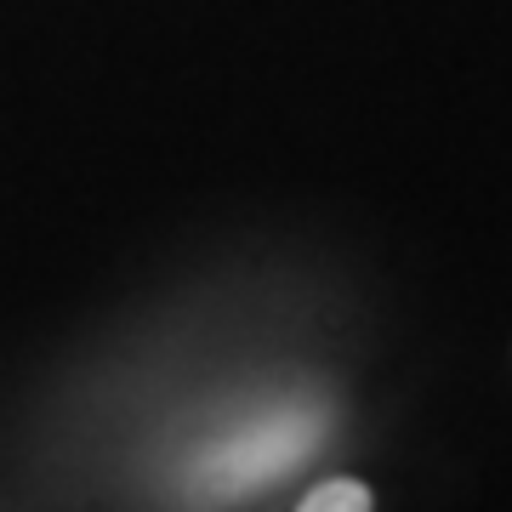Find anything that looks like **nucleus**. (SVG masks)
Returning a JSON list of instances; mask_svg holds the SVG:
<instances>
[{
    "label": "nucleus",
    "instance_id": "nucleus-1",
    "mask_svg": "<svg viewBox=\"0 0 512 512\" xmlns=\"http://www.w3.org/2000/svg\"><path fill=\"white\" fill-rule=\"evenodd\" d=\"M330 439V404L313 387H274L228 404L171 456L165 478L188 512H222L291 478Z\"/></svg>",
    "mask_w": 512,
    "mask_h": 512
},
{
    "label": "nucleus",
    "instance_id": "nucleus-2",
    "mask_svg": "<svg viewBox=\"0 0 512 512\" xmlns=\"http://www.w3.org/2000/svg\"><path fill=\"white\" fill-rule=\"evenodd\" d=\"M296 512H370V490L359 478H325Z\"/></svg>",
    "mask_w": 512,
    "mask_h": 512
}]
</instances>
